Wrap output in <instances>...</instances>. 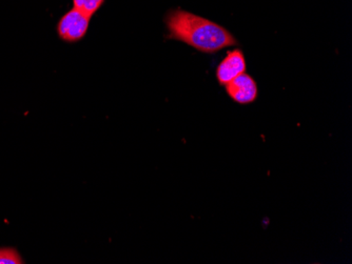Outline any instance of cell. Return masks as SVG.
<instances>
[{"mask_svg":"<svg viewBox=\"0 0 352 264\" xmlns=\"http://www.w3.org/2000/svg\"><path fill=\"white\" fill-rule=\"evenodd\" d=\"M21 256L13 248H0V264H23Z\"/></svg>","mask_w":352,"mask_h":264,"instance_id":"obj_6","label":"cell"},{"mask_svg":"<svg viewBox=\"0 0 352 264\" xmlns=\"http://www.w3.org/2000/svg\"><path fill=\"white\" fill-rule=\"evenodd\" d=\"M246 68V59L242 51H231L217 67V82L223 86H226L239 75L244 74Z\"/></svg>","mask_w":352,"mask_h":264,"instance_id":"obj_3","label":"cell"},{"mask_svg":"<svg viewBox=\"0 0 352 264\" xmlns=\"http://www.w3.org/2000/svg\"><path fill=\"white\" fill-rule=\"evenodd\" d=\"M91 16L73 8L65 14L57 25L58 36L66 43H76L88 32Z\"/></svg>","mask_w":352,"mask_h":264,"instance_id":"obj_2","label":"cell"},{"mask_svg":"<svg viewBox=\"0 0 352 264\" xmlns=\"http://www.w3.org/2000/svg\"><path fill=\"white\" fill-rule=\"evenodd\" d=\"M228 95L239 104H249L258 98V86L250 75H239L226 84Z\"/></svg>","mask_w":352,"mask_h":264,"instance_id":"obj_4","label":"cell"},{"mask_svg":"<svg viewBox=\"0 0 352 264\" xmlns=\"http://www.w3.org/2000/svg\"><path fill=\"white\" fill-rule=\"evenodd\" d=\"M169 37L187 43L199 52L212 54L236 45L228 29L189 12L176 10L166 19Z\"/></svg>","mask_w":352,"mask_h":264,"instance_id":"obj_1","label":"cell"},{"mask_svg":"<svg viewBox=\"0 0 352 264\" xmlns=\"http://www.w3.org/2000/svg\"><path fill=\"white\" fill-rule=\"evenodd\" d=\"M104 0H73L75 9L92 17L100 10Z\"/></svg>","mask_w":352,"mask_h":264,"instance_id":"obj_5","label":"cell"}]
</instances>
